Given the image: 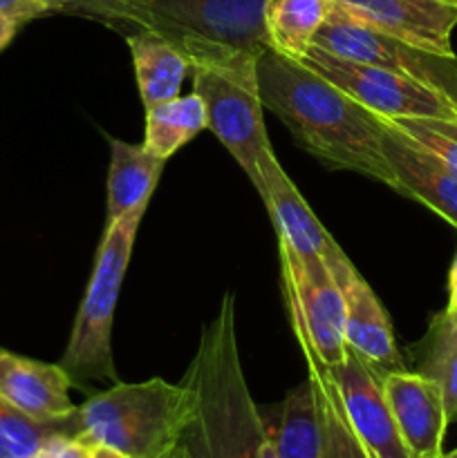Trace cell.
Wrapping results in <instances>:
<instances>
[{
    "label": "cell",
    "mask_w": 457,
    "mask_h": 458,
    "mask_svg": "<svg viewBox=\"0 0 457 458\" xmlns=\"http://www.w3.org/2000/svg\"><path fill=\"white\" fill-rule=\"evenodd\" d=\"M264 110L273 112L294 141L332 170H349L394 186L384 152V125L375 112L298 61L267 49L258 58Z\"/></svg>",
    "instance_id": "cell-1"
},
{
    "label": "cell",
    "mask_w": 457,
    "mask_h": 458,
    "mask_svg": "<svg viewBox=\"0 0 457 458\" xmlns=\"http://www.w3.org/2000/svg\"><path fill=\"white\" fill-rule=\"evenodd\" d=\"M195 414L182 443L195 458H258L267 428L251 398L236 338V300L227 293L204 327L186 371Z\"/></svg>",
    "instance_id": "cell-2"
},
{
    "label": "cell",
    "mask_w": 457,
    "mask_h": 458,
    "mask_svg": "<svg viewBox=\"0 0 457 458\" xmlns=\"http://www.w3.org/2000/svg\"><path fill=\"white\" fill-rule=\"evenodd\" d=\"M195 414L191 387L161 378L115 383L70 416V437L108 445L130 458H160L182 443Z\"/></svg>",
    "instance_id": "cell-3"
},
{
    "label": "cell",
    "mask_w": 457,
    "mask_h": 458,
    "mask_svg": "<svg viewBox=\"0 0 457 458\" xmlns=\"http://www.w3.org/2000/svg\"><path fill=\"white\" fill-rule=\"evenodd\" d=\"M182 52L191 65L193 92L204 103L206 128L231 152L258 191V159L272 148L258 85V58L263 54L209 45Z\"/></svg>",
    "instance_id": "cell-4"
},
{
    "label": "cell",
    "mask_w": 457,
    "mask_h": 458,
    "mask_svg": "<svg viewBox=\"0 0 457 458\" xmlns=\"http://www.w3.org/2000/svg\"><path fill=\"white\" fill-rule=\"evenodd\" d=\"M72 7L121 18L139 30L164 36L179 49L233 47L264 54V0H72Z\"/></svg>",
    "instance_id": "cell-5"
},
{
    "label": "cell",
    "mask_w": 457,
    "mask_h": 458,
    "mask_svg": "<svg viewBox=\"0 0 457 458\" xmlns=\"http://www.w3.org/2000/svg\"><path fill=\"white\" fill-rule=\"evenodd\" d=\"M143 213L146 210H134L103 231L92 277L81 300L70 343L61 360L72 385L85 387V383H103V380L116 383L115 358H112V320H115L116 300L128 271Z\"/></svg>",
    "instance_id": "cell-6"
},
{
    "label": "cell",
    "mask_w": 457,
    "mask_h": 458,
    "mask_svg": "<svg viewBox=\"0 0 457 458\" xmlns=\"http://www.w3.org/2000/svg\"><path fill=\"white\" fill-rule=\"evenodd\" d=\"M280 246L282 289L303 356H314L332 369L348 358L345 295L325 262L307 267L287 244Z\"/></svg>",
    "instance_id": "cell-7"
},
{
    "label": "cell",
    "mask_w": 457,
    "mask_h": 458,
    "mask_svg": "<svg viewBox=\"0 0 457 458\" xmlns=\"http://www.w3.org/2000/svg\"><path fill=\"white\" fill-rule=\"evenodd\" d=\"M314 45L334 56L384 67L419 81L444 94L457 107V56H442L403 43L341 12L334 4L325 25L318 30Z\"/></svg>",
    "instance_id": "cell-8"
},
{
    "label": "cell",
    "mask_w": 457,
    "mask_h": 458,
    "mask_svg": "<svg viewBox=\"0 0 457 458\" xmlns=\"http://www.w3.org/2000/svg\"><path fill=\"white\" fill-rule=\"evenodd\" d=\"M300 63L381 119H457L455 106L444 94L392 70L348 61L316 45Z\"/></svg>",
    "instance_id": "cell-9"
},
{
    "label": "cell",
    "mask_w": 457,
    "mask_h": 458,
    "mask_svg": "<svg viewBox=\"0 0 457 458\" xmlns=\"http://www.w3.org/2000/svg\"><path fill=\"white\" fill-rule=\"evenodd\" d=\"M345 416L370 458H410L385 401L381 371L352 349L341 365L330 369Z\"/></svg>",
    "instance_id": "cell-10"
},
{
    "label": "cell",
    "mask_w": 457,
    "mask_h": 458,
    "mask_svg": "<svg viewBox=\"0 0 457 458\" xmlns=\"http://www.w3.org/2000/svg\"><path fill=\"white\" fill-rule=\"evenodd\" d=\"M357 21L426 52L455 56L457 4L446 0H332Z\"/></svg>",
    "instance_id": "cell-11"
},
{
    "label": "cell",
    "mask_w": 457,
    "mask_h": 458,
    "mask_svg": "<svg viewBox=\"0 0 457 458\" xmlns=\"http://www.w3.org/2000/svg\"><path fill=\"white\" fill-rule=\"evenodd\" d=\"M258 192L276 224L278 242L289 246L307 267H316L321 262L327 264L332 258H336L341 253V246L318 222L298 188L287 177L272 148L264 150L258 159Z\"/></svg>",
    "instance_id": "cell-12"
},
{
    "label": "cell",
    "mask_w": 457,
    "mask_h": 458,
    "mask_svg": "<svg viewBox=\"0 0 457 458\" xmlns=\"http://www.w3.org/2000/svg\"><path fill=\"white\" fill-rule=\"evenodd\" d=\"M385 401L410 458H442L448 414L439 385L419 371L381 374Z\"/></svg>",
    "instance_id": "cell-13"
},
{
    "label": "cell",
    "mask_w": 457,
    "mask_h": 458,
    "mask_svg": "<svg viewBox=\"0 0 457 458\" xmlns=\"http://www.w3.org/2000/svg\"><path fill=\"white\" fill-rule=\"evenodd\" d=\"M381 125H384L381 143L394 174L392 191L419 201L446 219L453 228H457V170L430 152L421 150L403 134L394 132L384 119Z\"/></svg>",
    "instance_id": "cell-14"
},
{
    "label": "cell",
    "mask_w": 457,
    "mask_h": 458,
    "mask_svg": "<svg viewBox=\"0 0 457 458\" xmlns=\"http://www.w3.org/2000/svg\"><path fill=\"white\" fill-rule=\"evenodd\" d=\"M72 378L61 365L31 360L0 347V396L36 420H63L74 414Z\"/></svg>",
    "instance_id": "cell-15"
},
{
    "label": "cell",
    "mask_w": 457,
    "mask_h": 458,
    "mask_svg": "<svg viewBox=\"0 0 457 458\" xmlns=\"http://www.w3.org/2000/svg\"><path fill=\"white\" fill-rule=\"evenodd\" d=\"M336 284L345 295V343L348 349L370 362L376 371L388 374L399 371L401 356L394 343L392 325L381 307L375 291L358 276L357 268H349Z\"/></svg>",
    "instance_id": "cell-16"
},
{
    "label": "cell",
    "mask_w": 457,
    "mask_h": 458,
    "mask_svg": "<svg viewBox=\"0 0 457 458\" xmlns=\"http://www.w3.org/2000/svg\"><path fill=\"white\" fill-rule=\"evenodd\" d=\"M164 164L166 161L151 155L143 143L110 139L106 226L128 217L134 210H146Z\"/></svg>",
    "instance_id": "cell-17"
},
{
    "label": "cell",
    "mask_w": 457,
    "mask_h": 458,
    "mask_svg": "<svg viewBox=\"0 0 457 458\" xmlns=\"http://www.w3.org/2000/svg\"><path fill=\"white\" fill-rule=\"evenodd\" d=\"M125 43L133 54L134 79L143 107L151 110L160 103L179 97L184 79L191 72L186 54L164 36L146 30L125 36Z\"/></svg>",
    "instance_id": "cell-18"
},
{
    "label": "cell",
    "mask_w": 457,
    "mask_h": 458,
    "mask_svg": "<svg viewBox=\"0 0 457 458\" xmlns=\"http://www.w3.org/2000/svg\"><path fill=\"white\" fill-rule=\"evenodd\" d=\"M332 12V0H264L263 22L269 49L303 61Z\"/></svg>",
    "instance_id": "cell-19"
},
{
    "label": "cell",
    "mask_w": 457,
    "mask_h": 458,
    "mask_svg": "<svg viewBox=\"0 0 457 458\" xmlns=\"http://www.w3.org/2000/svg\"><path fill=\"white\" fill-rule=\"evenodd\" d=\"M305 360H307V380L312 383L318 420H321V458H370L345 416L330 369L314 356H305Z\"/></svg>",
    "instance_id": "cell-20"
},
{
    "label": "cell",
    "mask_w": 457,
    "mask_h": 458,
    "mask_svg": "<svg viewBox=\"0 0 457 458\" xmlns=\"http://www.w3.org/2000/svg\"><path fill=\"white\" fill-rule=\"evenodd\" d=\"M206 130V110L195 92L175 97L146 110L143 148L160 159H168L191 139Z\"/></svg>",
    "instance_id": "cell-21"
},
{
    "label": "cell",
    "mask_w": 457,
    "mask_h": 458,
    "mask_svg": "<svg viewBox=\"0 0 457 458\" xmlns=\"http://www.w3.org/2000/svg\"><path fill=\"white\" fill-rule=\"evenodd\" d=\"M269 437L280 458H321V420L309 380L287 394L280 423L276 434Z\"/></svg>",
    "instance_id": "cell-22"
},
{
    "label": "cell",
    "mask_w": 457,
    "mask_h": 458,
    "mask_svg": "<svg viewBox=\"0 0 457 458\" xmlns=\"http://www.w3.org/2000/svg\"><path fill=\"white\" fill-rule=\"evenodd\" d=\"M419 374L428 376L439 385L448 420L457 423V320L448 311L435 318L426 335V352Z\"/></svg>",
    "instance_id": "cell-23"
},
{
    "label": "cell",
    "mask_w": 457,
    "mask_h": 458,
    "mask_svg": "<svg viewBox=\"0 0 457 458\" xmlns=\"http://www.w3.org/2000/svg\"><path fill=\"white\" fill-rule=\"evenodd\" d=\"M72 416V414H70ZM70 416L36 420L0 396V458H30L43 452L54 437H70Z\"/></svg>",
    "instance_id": "cell-24"
},
{
    "label": "cell",
    "mask_w": 457,
    "mask_h": 458,
    "mask_svg": "<svg viewBox=\"0 0 457 458\" xmlns=\"http://www.w3.org/2000/svg\"><path fill=\"white\" fill-rule=\"evenodd\" d=\"M421 150L457 170V119H384Z\"/></svg>",
    "instance_id": "cell-25"
},
{
    "label": "cell",
    "mask_w": 457,
    "mask_h": 458,
    "mask_svg": "<svg viewBox=\"0 0 457 458\" xmlns=\"http://www.w3.org/2000/svg\"><path fill=\"white\" fill-rule=\"evenodd\" d=\"M92 447L85 445L83 441L72 437H54L47 445L43 447L40 456L43 458H90Z\"/></svg>",
    "instance_id": "cell-26"
},
{
    "label": "cell",
    "mask_w": 457,
    "mask_h": 458,
    "mask_svg": "<svg viewBox=\"0 0 457 458\" xmlns=\"http://www.w3.org/2000/svg\"><path fill=\"white\" fill-rule=\"evenodd\" d=\"M0 13L25 25V22L34 21V18L47 16L49 12L43 4L31 3V0H0Z\"/></svg>",
    "instance_id": "cell-27"
},
{
    "label": "cell",
    "mask_w": 457,
    "mask_h": 458,
    "mask_svg": "<svg viewBox=\"0 0 457 458\" xmlns=\"http://www.w3.org/2000/svg\"><path fill=\"white\" fill-rule=\"evenodd\" d=\"M18 30H21V22L0 13V52H3L9 43H12Z\"/></svg>",
    "instance_id": "cell-28"
},
{
    "label": "cell",
    "mask_w": 457,
    "mask_h": 458,
    "mask_svg": "<svg viewBox=\"0 0 457 458\" xmlns=\"http://www.w3.org/2000/svg\"><path fill=\"white\" fill-rule=\"evenodd\" d=\"M446 311H457V255L451 264V273H448V307Z\"/></svg>",
    "instance_id": "cell-29"
},
{
    "label": "cell",
    "mask_w": 457,
    "mask_h": 458,
    "mask_svg": "<svg viewBox=\"0 0 457 458\" xmlns=\"http://www.w3.org/2000/svg\"><path fill=\"white\" fill-rule=\"evenodd\" d=\"M90 458H130L125 456L124 452L115 450V447H108V445H90Z\"/></svg>",
    "instance_id": "cell-30"
},
{
    "label": "cell",
    "mask_w": 457,
    "mask_h": 458,
    "mask_svg": "<svg viewBox=\"0 0 457 458\" xmlns=\"http://www.w3.org/2000/svg\"><path fill=\"white\" fill-rule=\"evenodd\" d=\"M31 3L43 4L49 13H56V12H65V9H70L72 0H31Z\"/></svg>",
    "instance_id": "cell-31"
},
{
    "label": "cell",
    "mask_w": 457,
    "mask_h": 458,
    "mask_svg": "<svg viewBox=\"0 0 457 458\" xmlns=\"http://www.w3.org/2000/svg\"><path fill=\"white\" fill-rule=\"evenodd\" d=\"M258 458H280V456H278L276 445H273L272 437H269V432H267V438H264L263 447H260V454H258Z\"/></svg>",
    "instance_id": "cell-32"
},
{
    "label": "cell",
    "mask_w": 457,
    "mask_h": 458,
    "mask_svg": "<svg viewBox=\"0 0 457 458\" xmlns=\"http://www.w3.org/2000/svg\"><path fill=\"white\" fill-rule=\"evenodd\" d=\"M160 458H195V456H193L191 452H188V447L184 445V443H179V445H175L173 450L166 452V454L160 456Z\"/></svg>",
    "instance_id": "cell-33"
},
{
    "label": "cell",
    "mask_w": 457,
    "mask_h": 458,
    "mask_svg": "<svg viewBox=\"0 0 457 458\" xmlns=\"http://www.w3.org/2000/svg\"><path fill=\"white\" fill-rule=\"evenodd\" d=\"M442 458H457V450H453L451 454H442Z\"/></svg>",
    "instance_id": "cell-34"
},
{
    "label": "cell",
    "mask_w": 457,
    "mask_h": 458,
    "mask_svg": "<svg viewBox=\"0 0 457 458\" xmlns=\"http://www.w3.org/2000/svg\"><path fill=\"white\" fill-rule=\"evenodd\" d=\"M448 313H451V311H448ZM451 316H453V318H455V320H457V311H453V313H451Z\"/></svg>",
    "instance_id": "cell-35"
},
{
    "label": "cell",
    "mask_w": 457,
    "mask_h": 458,
    "mask_svg": "<svg viewBox=\"0 0 457 458\" xmlns=\"http://www.w3.org/2000/svg\"><path fill=\"white\" fill-rule=\"evenodd\" d=\"M446 3H451V4H457V0H446Z\"/></svg>",
    "instance_id": "cell-36"
},
{
    "label": "cell",
    "mask_w": 457,
    "mask_h": 458,
    "mask_svg": "<svg viewBox=\"0 0 457 458\" xmlns=\"http://www.w3.org/2000/svg\"><path fill=\"white\" fill-rule=\"evenodd\" d=\"M30 458H43L40 454H36V456H30Z\"/></svg>",
    "instance_id": "cell-37"
},
{
    "label": "cell",
    "mask_w": 457,
    "mask_h": 458,
    "mask_svg": "<svg viewBox=\"0 0 457 458\" xmlns=\"http://www.w3.org/2000/svg\"><path fill=\"white\" fill-rule=\"evenodd\" d=\"M455 110H457V107H455Z\"/></svg>",
    "instance_id": "cell-38"
}]
</instances>
